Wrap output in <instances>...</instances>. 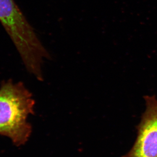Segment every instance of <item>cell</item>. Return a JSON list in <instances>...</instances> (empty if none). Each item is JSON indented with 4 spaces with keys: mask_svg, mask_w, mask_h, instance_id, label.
<instances>
[{
    "mask_svg": "<svg viewBox=\"0 0 157 157\" xmlns=\"http://www.w3.org/2000/svg\"><path fill=\"white\" fill-rule=\"evenodd\" d=\"M146 108L137 126L132 148L122 157H157V98L144 97Z\"/></svg>",
    "mask_w": 157,
    "mask_h": 157,
    "instance_id": "7a4b0ae2",
    "label": "cell"
},
{
    "mask_svg": "<svg viewBox=\"0 0 157 157\" xmlns=\"http://www.w3.org/2000/svg\"><path fill=\"white\" fill-rule=\"evenodd\" d=\"M32 94L21 82H3L0 87V135L9 137L17 147L24 145L32 133L27 121L34 113Z\"/></svg>",
    "mask_w": 157,
    "mask_h": 157,
    "instance_id": "6da1fadb",
    "label": "cell"
}]
</instances>
